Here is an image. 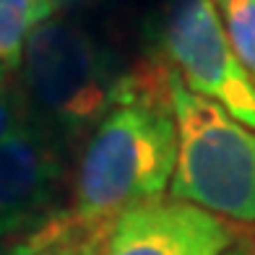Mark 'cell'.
Instances as JSON below:
<instances>
[{"instance_id": "6da1fadb", "label": "cell", "mask_w": 255, "mask_h": 255, "mask_svg": "<svg viewBox=\"0 0 255 255\" xmlns=\"http://www.w3.org/2000/svg\"><path fill=\"white\" fill-rule=\"evenodd\" d=\"M177 164V123L167 65L146 60L128 68L118 97L78 148L68 222L89 237H107L115 219L161 198Z\"/></svg>"}, {"instance_id": "7a4b0ae2", "label": "cell", "mask_w": 255, "mask_h": 255, "mask_svg": "<svg viewBox=\"0 0 255 255\" xmlns=\"http://www.w3.org/2000/svg\"><path fill=\"white\" fill-rule=\"evenodd\" d=\"M125 71L91 29L52 16L29 34L18 81L29 115L71 151L110 110Z\"/></svg>"}, {"instance_id": "3957f363", "label": "cell", "mask_w": 255, "mask_h": 255, "mask_svg": "<svg viewBox=\"0 0 255 255\" xmlns=\"http://www.w3.org/2000/svg\"><path fill=\"white\" fill-rule=\"evenodd\" d=\"M177 123V164L169 195L219 219L255 224V130L237 123L167 68Z\"/></svg>"}, {"instance_id": "277c9868", "label": "cell", "mask_w": 255, "mask_h": 255, "mask_svg": "<svg viewBox=\"0 0 255 255\" xmlns=\"http://www.w3.org/2000/svg\"><path fill=\"white\" fill-rule=\"evenodd\" d=\"M159 52L185 89L255 130V84L232 50L214 0H167Z\"/></svg>"}, {"instance_id": "5b68a950", "label": "cell", "mask_w": 255, "mask_h": 255, "mask_svg": "<svg viewBox=\"0 0 255 255\" xmlns=\"http://www.w3.org/2000/svg\"><path fill=\"white\" fill-rule=\"evenodd\" d=\"M68 148L26 118L0 143V242L39 229L65 211Z\"/></svg>"}, {"instance_id": "8992f818", "label": "cell", "mask_w": 255, "mask_h": 255, "mask_svg": "<svg viewBox=\"0 0 255 255\" xmlns=\"http://www.w3.org/2000/svg\"><path fill=\"white\" fill-rule=\"evenodd\" d=\"M235 229L203 208L177 198H154L115 219L99 255H227Z\"/></svg>"}, {"instance_id": "52a82bcc", "label": "cell", "mask_w": 255, "mask_h": 255, "mask_svg": "<svg viewBox=\"0 0 255 255\" xmlns=\"http://www.w3.org/2000/svg\"><path fill=\"white\" fill-rule=\"evenodd\" d=\"M52 16V0H0V65L18 71L29 34Z\"/></svg>"}, {"instance_id": "ba28073f", "label": "cell", "mask_w": 255, "mask_h": 255, "mask_svg": "<svg viewBox=\"0 0 255 255\" xmlns=\"http://www.w3.org/2000/svg\"><path fill=\"white\" fill-rule=\"evenodd\" d=\"M237 60L255 84V0H214Z\"/></svg>"}, {"instance_id": "9c48e42d", "label": "cell", "mask_w": 255, "mask_h": 255, "mask_svg": "<svg viewBox=\"0 0 255 255\" xmlns=\"http://www.w3.org/2000/svg\"><path fill=\"white\" fill-rule=\"evenodd\" d=\"M73 237H86L81 232L73 229V224L68 222L65 211L50 219L47 224H42L39 229L29 232L21 237H10L5 242H0V255H44L52 248L63 245V242L73 240Z\"/></svg>"}, {"instance_id": "30bf717a", "label": "cell", "mask_w": 255, "mask_h": 255, "mask_svg": "<svg viewBox=\"0 0 255 255\" xmlns=\"http://www.w3.org/2000/svg\"><path fill=\"white\" fill-rule=\"evenodd\" d=\"M26 118V102L21 91L18 71L0 65V143L16 133V128Z\"/></svg>"}, {"instance_id": "8fae6325", "label": "cell", "mask_w": 255, "mask_h": 255, "mask_svg": "<svg viewBox=\"0 0 255 255\" xmlns=\"http://www.w3.org/2000/svg\"><path fill=\"white\" fill-rule=\"evenodd\" d=\"M104 237H73L44 255H99Z\"/></svg>"}, {"instance_id": "7c38bea8", "label": "cell", "mask_w": 255, "mask_h": 255, "mask_svg": "<svg viewBox=\"0 0 255 255\" xmlns=\"http://www.w3.org/2000/svg\"><path fill=\"white\" fill-rule=\"evenodd\" d=\"M71 3H76V0H52V5H55V13H57V10H63V8H68Z\"/></svg>"}, {"instance_id": "4fadbf2b", "label": "cell", "mask_w": 255, "mask_h": 255, "mask_svg": "<svg viewBox=\"0 0 255 255\" xmlns=\"http://www.w3.org/2000/svg\"><path fill=\"white\" fill-rule=\"evenodd\" d=\"M227 255H250V253H248V250H242V248H232Z\"/></svg>"}]
</instances>
